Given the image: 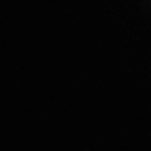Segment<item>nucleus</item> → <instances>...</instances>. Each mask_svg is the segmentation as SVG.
<instances>
[]
</instances>
